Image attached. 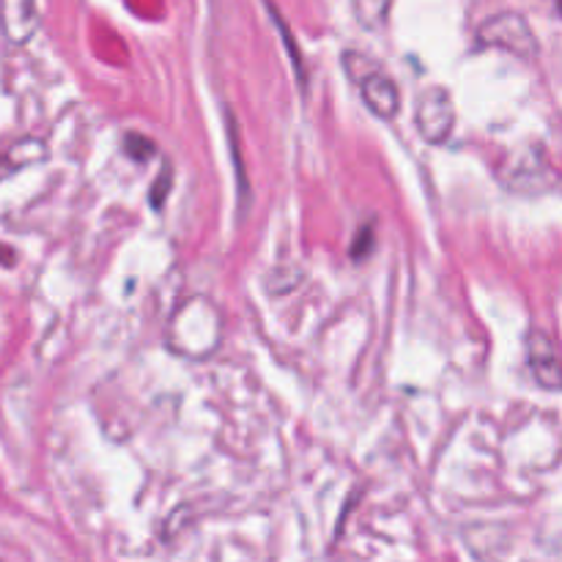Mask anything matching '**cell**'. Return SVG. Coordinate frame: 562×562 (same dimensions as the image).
Instances as JSON below:
<instances>
[{
	"instance_id": "7c38bea8",
	"label": "cell",
	"mask_w": 562,
	"mask_h": 562,
	"mask_svg": "<svg viewBox=\"0 0 562 562\" xmlns=\"http://www.w3.org/2000/svg\"><path fill=\"white\" fill-rule=\"evenodd\" d=\"M558 9H560V14H562V0H558Z\"/></svg>"
},
{
	"instance_id": "30bf717a",
	"label": "cell",
	"mask_w": 562,
	"mask_h": 562,
	"mask_svg": "<svg viewBox=\"0 0 562 562\" xmlns=\"http://www.w3.org/2000/svg\"><path fill=\"white\" fill-rule=\"evenodd\" d=\"M124 148L132 159H137V162H146V159L154 157V143L148 140V137L135 135V132H130V135H126Z\"/></svg>"
},
{
	"instance_id": "277c9868",
	"label": "cell",
	"mask_w": 562,
	"mask_h": 562,
	"mask_svg": "<svg viewBox=\"0 0 562 562\" xmlns=\"http://www.w3.org/2000/svg\"><path fill=\"white\" fill-rule=\"evenodd\" d=\"M527 362H530L532 379L549 393H562V360L558 344L543 329H530L527 335Z\"/></svg>"
},
{
	"instance_id": "ba28073f",
	"label": "cell",
	"mask_w": 562,
	"mask_h": 562,
	"mask_svg": "<svg viewBox=\"0 0 562 562\" xmlns=\"http://www.w3.org/2000/svg\"><path fill=\"white\" fill-rule=\"evenodd\" d=\"M390 5L393 0H351V11L366 31H382L387 25Z\"/></svg>"
},
{
	"instance_id": "9c48e42d",
	"label": "cell",
	"mask_w": 562,
	"mask_h": 562,
	"mask_svg": "<svg viewBox=\"0 0 562 562\" xmlns=\"http://www.w3.org/2000/svg\"><path fill=\"white\" fill-rule=\"evenodd\" d=\"M225 132H228V146H231V159H234V168H236V181H239V198L250 201V184H247V173H245V159H241V143H239V126H236L234 115L231 110H225Z\"/></svg>"
},
{
	"instance_id": "5b68a950",
	"label": "cell",
	"mask_w": 562,
	"mask_h": 562,
	"mask_svg": "<svg viewBox=\"0 0 562 562\" xmlns=\"http://www.w3.org/2000/svg\"><path fill=\"white\" fill-rule=\"evenodd\" d=\"M503 181L514 192H541L552 184V170L538 148H527L505 165Z\"/></svg>"
},
{
	"instance_id": "6da1fadb",
	"label": "cell",
	"mask_w": 562,
	"mask_h": 562,
	"mask_svg": "<svg viewBox=\"0 0 562 562\" xmlns=\"http://www.w3.org/2000/svg\"><path fill=\"white\" fill-rule=\"evenodd\" d=\"M344 66L346 75L357 82L360 88L362 102L368 104L376 119L382 121H393L401 110V91L395 86V80H390L371 58L360 53H346L344 55Z\"/></svg>"
},
{
	"instance_id": "52a82bcc",
	"label": "cell",
	"mask_w": 562,
	"mask_h": 562,
	"mask_svg": "<svg viewBox=\"0 0 562 562\" xmlns=\"http://www.w3.org/2000/svg\"><path fill=\"white\" fill-rule=\"evenodd\" d=\"M44 157H47L44 143L36 140V137H25V140L14 143V146L5 148V151L0 154V179H5V176L14 173V170L27 168V165L42 162Z\"/></svg>"
},
{
	"instance_id": "8fae6325",
	"label": "cell",
	"mask_w": 562,
	"mask_h": 562,
	"mask_svg": "<svg viewBox=\"0 0 562 562\" xmlns=\"http://www.w3.org/2000/svg\"><path fill=\"white\" fill-rule=\"evenodd\" d=\"M168 187H170V170L165 168L157 184H154L151 192H148V201H151L154 209H162V201H165V192H168Z\"/></svg>"
},
{
	"instance_id": "3957f363",
	"label": "cell",
	"mask_w": 562,
	"mask_h": 562,
	"mask_svg": "<svg viewBox=\"0 0 562 562\" xmlns=\"http://www.w3.org/2000/svg\"><path fill=\"white\" fill-rule=\"evenodd\" d=\"M417 132L426 143L431 146H439V143L448 140L453 135V126H456V108H453V99L445 88L434 86L428 88L426 93L420 97L417 102Z\"/></svg>"
},
{
	"instance_id": "7a4b0ae2",
	"label": "cell",
	"mask_w": 562,
	"mask_h": 562,
	"mask_svg": "<svg viewBox=\"0 0 562 562\" xmlns=\"http://www.w3.org/2000/svg\"><path fill=\"white\" fill-rule=\"evenodd\" d=\"M477 47L483 49H503V53L516 55L521 60L538 58V38L532 33L530 22L516 11H503V14L488 16L481 22L475 33Z\"/></svg>"
},
{
	"instance_id": "8992f818",
	"label": "cell",
	"mask_w": 562,
	"mask_h": 562,
	"mask_svg": "<svg viewBox=\"0 0 562 562\" xmlns=\"http://www.w3.org/2000/svg\"><path fill=\"white\" fill-rule=\"evenodd\" d=\"M42 25L36 0H0V27L11 44H27Z\"/></svg>"
}]
</instances>
